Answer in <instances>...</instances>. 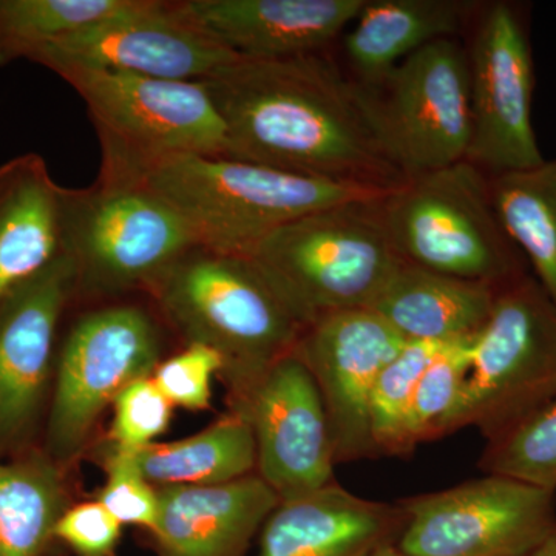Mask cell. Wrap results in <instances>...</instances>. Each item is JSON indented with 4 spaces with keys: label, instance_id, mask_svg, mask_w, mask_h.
Returning <instances> with one entry per match:
<instances>
[{
    "label": "cell",
    "instance_id": "cell-24",
    "mask_svg": "<svg viewBox=\"0 0 556 556\" xmlns=\"http://www.w3.org/2000/svg\"><path fill=\"white\" fill-rule=\"evenodd\" d=\"M135 467L152 485H218L257 470L254 433L233 412L193 437L130 452Z\"/></svg>",
    "mask_w": 556,
    "mask_h": 556
},
{
    "label": "cell",
    "instance_id": "cell-8",
    "mask_svg": "<svg viewBox=\"0 0 556 556\" xmlns=\"http://www.w3.org/2000/svg\"><path fill=\"white\" fill-rule=\"evenodd\" d=\"M555 397L556 306L526 274L497 289L447 434L475 427L493 441Z\"/></svg>",
    "mask_w": 556,
    "mask_h": 556
},
{
    "label": "cell",
    "instance_id": "cell-10",
    "mask_svg": "<svg viewBox=\"0 0 556 556\" xmlns=\"http://www.w3.org/2000/svg\"><path fill=\"white\" fill-rule=\"evenodd\" d=\"M361 86L387 153L405 178L467 160L470 61L463 42L437 40Z\"/></svg>",
    "mask_w": 556,
    "mask_h": 556
},
{
    "label": "cell",
    "instance_id": "cell-32",
    "mask_svg": "<svg viewBox=\"0 0 556 556\" xmlns=\"http://www.w3.org/2000/svg\"><path fill=\"white\" fill-rule=\"evenodd\" d=\"M108 468V481L98 501L121 525L144 527L155 532L160 517L159 490L139 473L130 452L115 448Z\"/></svg>",
    "mask_w": 556,
    "mask_h": 556
},
{
    "label": "cell",
    "instance_id": "cell-5",
    "mask_svg": "<svg viewBox=\"0 0 556 556\" xmlns=\"http://www.w3.org/2000/svg\"><path fill=\"white\" fill-rule=\"evenodd\" d=\"M380 208L394 251L409 265L495 288L529 274L497 217L490 175L470 161L405 179Z\"/></svg>",
    "mask_w": 556,
    "mask_h": 556
},
{
    "label": "cell",
    "instance_id": "cell-26",
    "mask_svg": "<svg viewBox=\"0 0 556 556\" xmlns=\"http://www.w3.org/2000/svg\"><path fill=\"white\" fill-rule=\"evenodd\" d=\"M127 0H0V67L38 60L54 43L108 20Z\"/></svg>",
    "mask_w": 556,
    "mask_h": 556
},
{
    "label": "cell",
    "instance_id": "cell-11",
    "mask_svg": "<svg viewBox=\"0 0 556 556\" xmlns=\"http://www.w3.org/2000/svg\"><path fill=\"white\" fill-rule=\"evenodd\" d=\"M407 556H530L556 527V492L485 473L397 501Z\"/></svg>",
    "mask_w": 556,
    "mask_h": 556
},
{
    "label": "cell",
    "instance_id": "cell-29",
    "mask_svg": "<svg viewBox=\"0 0 556 556\" xmlns=\"http://www.w3.org/2000/svg\"><path fill=\"white\" fill-rule=\"evenodd\" d=\"M445 343L407 340L380 371L369 405L371 433L379 456H401L402 434L417 383Z\"/></svg>",
    "mask_w": 556,
    "mask_h": 556
},
{
    "label": "cell",
    "instance_id": "cell-22",
    "mask_svg": "<svg viewBox=\"0 0 556 556\" xmlns=\"http://www.w3.org/2000/svg\"><path fill=\"white\" fill-rule=\"evenodd\" d=\"M497 289L402 262L369 309L405 340L471 339L489 320Z\"/></svg>",
    "mask_w": 556,
    "mask_h": 556
},
{
    "label": "cell",
    "instance_id": "cell-30",
    "mask_svg": "<svg viewBox=\"0 0 556 556\" xmlns=\"http://www.w3.org/2000/svg\"><path fill=\"white\" fill-rule=\"evenodd\" d=\"M174 405L153 382L152 376L135 380L113 402L112 441L124 452L155 444L167 430Z\"/></svg>",
    "mask_w": 556,
    "mask_h": 556
},
{
    "label": "cell",
    "instance_id": "cell-20",
    "mask_svg": "<svg viewBox=\"0 0 556 556\" xmlns=\"http://www.w3.org/2000/svg\"><path fill=\"white\" fill-rule=\"evenodd\" d=\"M62 195L38 153L0 164V303L64 254Z\"/></svg>",
    "mask_w": 556,
    "mask_h": 556
},
{
    "label": "cell",
    "instance_id": "cell-1",
    "mask_svg": "<svg viewBox=\"0 0 556 556\" xmlns=\"http://www.w3.org/2000/svg\"><path fill=\"white\" fill-rule=\"evenodd\" d=\"M203 83L230 159L378 192L407 179L387 153L361 84L324 53L239 58Z\"/></svg>",
    "mask_w": 556,
    "mask_h": 556
},
{
    "label": "cell",
    "instance_id": "cell-14",
    "mask_svg": "<svg viewBox=\"0 0 556 556\" xmlns=\"http://www.w3.org/2000/svg\"><path fill=\"white\" fill-rule=\"evenodd\" d=\"M239 58L201 30L181 2L127 0L118 13L54 43L35 62L56 75L94 68L204 80Z\"/></svg>",
    "mask_w": 556,
    "mask_h": 556
},
{
    "label": "cell",
    "instance_id": "cell-23",
    "mask_svg": "<svg viewBox=\"0 0 556 556\" xmlns=\"http://www.w3.org/2000/svg\"><path fill=\"white\" fill-rule=\"evenodd\" d=\"M65 468L42 447L0 457V556H47L70 507Z\"/></svg>",
    "mask_w": 556,
    "mask_h": 556
},
{
    "label": "cell",
    "instance_id": "cell-15",
    "mask_svg": "<svg viewBox=\"0 0 556 556\" xmlns=\"http://www.w3.org/2000/svg\"><path fill=\"white\" fill-rule=\"evenodd\" d=\"M405 343L369 308L325 314L303 328L292 354L320 393L336 466L379 456L369 420L372 388Z\"/></svg>",
    "mask_w": 556,
    "mask_h": 556
},
{
    "label": "cell",
    "instance_id": "cell-3",
    "mask_svg": "<svg viewBox=\"0 0 556 556\" xmlns=\"http://www.w3.org/2000/svg\"><path fill=\"white\" fill-rule=\"evenodd\" d=\"M149 291L188 343L222 354L232 393L291 354L305 328L251 258L201 247Z\"/></svg>",
    "mask_w": 556,
    "mask_h": 556
},
{
    "label": "cell",
    "instance_id": "cell-31",
    "mask_svg": "<svg viewBox=\"0 0 556 556\" xmlns=\"http://www.w3.org/2000/svg\"><path fill=\"white\" fill-rule=\"evenodd\" d=\"M225 367V358L214 348L188 343L177 356L161 362L152 379L174 407L197 412L211 407L212 382Z\"/></svg>",
    "mask_w": 556,
    "mask_h": 556
},
{
    "label": "cell",
    "instance_id": "cell-25",
    "mask_svg": "<svg viewBox=\"0 0 556 556\" xmlns=\"http://www.w3.org/2000/svg\"><path fill=\"white\" fill-rule=\"evenodd\" d=\"M507 236L556 306V160L490 177Z\"/></svg>",
    "mask_w": 556,
    "mask_h": 556
},
{
    "label": "cell",
    "instance_id": "cell-33",
    "mask_svg": "<svg viewBox=\"0 0 556 556\" xmlns=\"http://www.w3.org/2000/svg\"><path fill=\"white\" fill-rule=\"evenodd\" d=\"M121 522L94 503L70 506L54 527V540L78 556H113L121 538Z\"/></svg>",
    "mask_w": 556,
    "mask_h": 556
},
{
    "label": "cell",
    "instance_id": "cell-2",
    "mask_svg": "<svg viewBox=\"0 0 556 556\" xmlns=\"http://www.w3.org/2000/svg\"><path fill=\"white\" fill-rule=\"evenodd\" d=\"M137 179L178 212L201 248L244 258L295 219L345 201L388 193L226 155L161 161Z\"/></svg>",
    "mask_w": 556,
    "mask_h": 556
},
{
    "label": "cell",
    "instance_id": "cell-6",
    "mask_svg": "<svg viewBox=\"0 0 556 556\" xmlns=\"http://www.w3.org/2000/svg\"><path fill=\"white\" fill-rule=\"evenodd\" d=\"M195 248L185 219L141 179L100 174L89 188H64L62 252L76 295L150 289Z\"/></svg>",
    "mask_w": 556,
    "mask_h": 556
},
{
    "label": "cell",
    "instance_id": "cell-13",
    "mask_svg": "<svg viewBox=\"0 0 556 556\" xmlns=\"http://www.w3.org/2000/svg\"><path fill=\"white\" fill-rule=\"evenodd\" d=\"M75 298L76 270L62 254L0 303V457L39 445L61 320Z\"/></svg>",
    "mask_w": 556,
    "mask_h": 556
},
{
    "label": "cell",
    "instance_id": "cell-4",
    "mask_svg": "<svg viewBox=\"0 0 556 556\" xmlns=\"http://www.w3.org/2000/svg\"><path fill=\"white\" fill-rule=\"evenodd\" d=\"M380 199L295 219L249 257L303 327L325 314L369 308L404 262L388 237Z\"/></svg>",
    "mask_w": 556,
    "mask_h": 556
},
{
    "label": "cell",
    "instance_id": "cell-9",
    "mask_svg": "<svg viewBox=\"0 0 556 556\" xmlns=\"http://www.w3.org/2000/svg\"><path fill=\"white\" fill-rule=\"evenodd\" d=\"M160 353L159 329L137 306H109L78 318L58 346L43 452L67 468L121 391L153 375Z\"/></svg>",
    "mask_w": 556,
    "mask_h": 556
},
{
    "label": "cell",
    "instance_id": "cell-16",
    "mask_svg": "<svg viewBox=\"0 0 556 556\" xmlns=\"http://www.w3.org/2000/svg\"><path fill=\"white\" fill-rule=\"evenodd\" d=\"M232 409L251 426L257 475L280 503L336 481L327 412L313 376L294 354L236 391Z\"/></svg>",
    "mask_w": 556,
    "mask_h": 556
},
{
    "label": "cell",
    "instance_id": "cell-18",
    "mask_svg": "<svg viewBox=\"0 0 556 556\" xmlns=\"http://www.w3.org/2000/svg\"><path fill=\"white\" fill-rule=\"evenodd\" d=\"M405 522L401 504L367 500L332 481L278 504L263 525L257 556H372L397 544Z\"/></svg>",
    "mask_w": 556,
    "mask_h": 556
},
{
    "label": "cell",
    "instance_id": "cell-34",
    "mask_svg": "<svg viewBox=\"0 0 556 556\" xmlns=\"http://www.w3.org/2000/svg\"><path fill=\"white\" fill-rule=\"evenodd\" d=\"M530 556H556V527Z\"/></svg>",
    "mask_w": 556,
    "mask_h": 556
},
{
    "label": "cell",
    "instance_id": "cell-21",
    "mask_svg": "<svg viewBox=\"0 0 556 556\" xmlns=\"http://www.w3.org/2000/svg\"><path fill=\"white\" fill-rule=\"evenodd\" d=\"M479 3L467 0H367L343 38L354 80L382 79L416 51L442 39H457Z\"/></svg>",
    "mask_w": 556,
    "mask_h": 556
},
{
    "label": "cell",
    "instance_id": "cell-19",
    "mask_svg": "<svg viewBox=\"0 0 556 556\" xmlns=\"http://www.w3.org/2000/svg\"><path fill=\"white\" fill-rule=\"evenodd\" d=\"M159 556H243L280 504L257 473L218 485L160 486Z\"/></svg>",
    "mask_w": 556,
    "mask_h": 556
},
{
    "label": "cell",
    "instance_id": "cell-7",
    "mask_svg": "<svg viewBox=\"0 0 556 556\" xmlns=\"http://www.w3.org/2000/svg\"><path fill=\"white\" fill-rule=\"evenodd\" d=\"M58 75L89 109L101 142L100 174L139 178L177 156L228 155L225 126L203 80L94 68Z\"/></svg>",
    "mask_w": 556,
    "mask_h": 556
},
{
    "label": "cell",
    "instance_id": "cell-17",
    "mask_svg": "<svg viewBox=\"0 0 556 556\" xmlns=\"http://www.w3.org/2000/svg\"><path fill=\"white\" fill-rule=\"evenodd\" d=\"M367 0H181L190 20L230 53L287 60L324 53Z\"/></svg>",
    "mask_w": 556,
    "mask_h": 556
},
{
    "label": "cell",
    "instance_id": "cell-28",
    "mask_svg": "<svg viewBox=\"0 0 556 556\" xmlns=\"http://www.w3.org/2000/svg\"><path fill=\"white\" fill-rule=\"evenodd\" d=\"M478 467L556 492V397L485 444Z\"/></svg>",
    "mask_w": 556,
    "mask_h": 556
},
{
    "label": "cell",
    "instance_id": "cell-12",
    "mask_svg": "<svg viewBox=\"0 0 556 556\" xmlns=\"http://www.w3.org/2000/svg\"><path fill=\"white\" fill-rule=\"evenodd\" d=\"M468 50L471 139L467 161L486 175L543 163L532 108L535 67L521 16L510 3L482 7Z\"/></svg>",
    "mask_w": 556,
    "mask_h": 556
},
{
    "label": "cell",
    "instance_id": "cell-27",
    "mask_svg": "<svg viewBox=\"0 0 556 556\" xmlns=\"http://www.w3.org/2000/svg\"><path fill=\"white\" fill-rule=\"evenodd\" d=\"M473 340H450L428 365L409 405L401 456L412 455L424 442L447 437L450 419L463 399L471 372Z\"/></svg>",
    "mask_w": 556,
    "mask_h": 556
},
{
    "label": "cell",
    "instance_id": "cell-35",
    "mask_svg": "<svg viewBox=\"0 0 556 556\" xmlns=\"http://www.w3.org/2000/svg\"><path fill=\"white\" fill-rule=\"evenodd\" d=\"M372 556H407L404 554V552L399 551L396 547V544H390V546H386L382 548H379L378 552H376Z\"/></svg>",
    "mask_w": 556,
    "mask_h": 556
}]
</instances>
